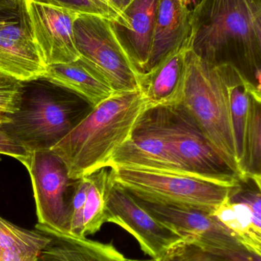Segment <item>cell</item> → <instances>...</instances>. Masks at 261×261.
Segmentation results:
<instances>
[{
	"instance_id": "cell-23",
	"label": "cell",
	"mask_w": 261,
	"mask_h": 261,
	"mask_svg": "<svg viewBox=\"0 0 261 261\" xmlns=\"http://www.w3.org/2000/svg\"><path fill=\"white\" fill-rule=\"evenodd\" d=\"M88 176L75 179V188L68 212V236L85 238L84 236V210L88 190Z\"/></svg>"
},
{
	"instance_id": "cell-17",
	"label": "cell",
	"mask_w": 261,
	"mask_h": 261,
	"mask_svg": "<svg viewBox=\"0 0 261 261\" xmlns=\"http://www.w3.org/2000/svg\"><path fill=\"white\" fill-rule=\"evenodd\" d=\"M43 77L72 90L93 107L115 93L96 70L80 58L73 62L48 65Z\"/></svg>"
},
{
	"instance_id": "cell-26",
	"label": "cell",
	"mask_w": 261,
	"mask_h": 261,
	"mask_svg": "<svg viewBox=\"0 0 261 261\" xmlns=\"http://www.w3.org/2000/svg\"><path fill=\"white\" fill-rule=\"evenodd\" d=\"M29 151L15 141L11 140L0 129V154L10 156L18 160L28 154Z\"/></svg>"
},
{
	"instance_id": "cell-13",
	"label": "cell",
	"mask_w": 261,
	"mask_h": 261,
	"mask_svg": "<svg viewBox=\"0 0 261 261\" xmlns=\"http://www.w3.org/2000/svg\"><path fill=\"white\" fill-rule=\"evenodd\" d=\"M18 9L19 20L0 27V72L26 82L43 77L47 65L32 38L21 0Z\"/></svg>"
},
{
	"instance_id": "cell-10",
	"label": "cell",
	"mask_w": 261,
	"mask_h": 261,
	"mask_svg": "<svg viewBox=\"0 0 261 261\" xmlns=\"http://www.w3.org/2000/svg\"><path fill=\"white\" fill-rule=\"evenodd\" d=\"M115 166L188 172L167 140L159 107L149 108L141 115L128 139L113 153L107 167Z\"/></svg>"
},
{
	"instance_id": "cell-20",
	"label": "cell",
	"mask_w": 261,
	"mask_h": 261,
	"mask_svg": "<svg viewBox=\"0 0 261 261\" xmlns=\"http://www.w3.org/2000/svg\"><path fill=\"white\" fill-rule=\"evenodd\" d=\"M50 240L47 233L21 228L0 216V261H37Z\"/></svg>"
},
{
	"instance_id": "cell-3",
	"label": "cell",
	"mask_w": 261,
	"mask_h": 261,
	"mask_svg": "<svg viewBox=\"0 0 261 261\" xmlns=\"http://www.w3.org/2000/svg\"><path fill=\"white\" fill-rule=\"evenodd\" d=\"M93 107L85 99L44 77L23 82L18 110L0 129L27 151L51 150Z\"/></svg>"
},
{
	"instance_id": "cell-22",
	"label": "cell",
	"mask_w": 261,
	"mask_h": 261,
	"mask_svg": "<svg viewBox=\"0 0 261 261\" xmlns=\"http://www.w3.org/2000/svg\"><path fill=\"white\" fill-rule=\"evenodd\" d=\"M242 173L244 180L249 178L261 186V94H253L251 96L245 134Z\"/></svg>"
},
{
	"instance_id": "cell-2",
	"label": "cell",
	"mask_w": 261,
	"mask_h": 261,
	"mask_svg": "<svg viewBox=\"0 0 261 261\" xmlns=\"http://www.w3.org/2000/svg\"><path fill=\"white\" fill-rule=\"evenodd\" d=\"M149 108L141 90L114 93L93 107L51 150L62 160L70 179L89 176L107 167L113 153L128 139Z\"/></svg>"
},
{
	"instance_id": "cell-27",
	"label": "cell",
	"mask_w": 261,
	"mask_h": 261,
	"mask_svg": "<svg viewBox=\"0 0 261 261\" xmlns=\"http://www.w3.org/2000/svg\"><path fill=\"white\" fill-rule=\"evenodd\" d=\"M107 10L110 21H114L119 18L123 11L130 4L132 0H98Z\"/></svg>"
},
{
	"instance_id": "cell-5",
	"label": "cell",
	"mask_w": 261,
	"mask_h": 261,
	"mask_svg": "<svg viewBox=\"0 0 261 261\" xmlns=\"http://www.w3.org/2000/svg\"><path fill=\"white\" fill-rule=\"evenodd\" d=\"M108 168L112 180L137 199L209 213L231 194L241 181L222 180L189 172L120 166Z\"/></svg>"
},
{
	"instance_id": "cell-8",
	"label": "cell",
	"mask_w": 261,
	"mask_h": 261,
	"mask_svg": "<svg viewBox=\"0 0 261 261\" xmlns=\"http://www.w3.org/2000/svg\"><path fill=\"white\" fill-rule=\"evenodd\" d=\"M106 222L116 224L137 241L153 261H173L188 239L153 217L109 173Z\"/></svg>"
},
{
	"instance_id": "cell-12",
	"label": "cell",
	"mask_w": 261,
	"mask_h": 261,
	"mask_svg": "<svg viewBox=\"0 0 261 261\" xmlns=\"http://www.w3.org/2000/svg\"><path fill=\"white\" fill-rule=\"evenodd\" d=\"M250 252L261 257L260 186L248 187L247 179L212 213Z\"/></svg>"
},
{
	"instance_id": "cell-11",
	"label": "cell",
	"mask_w": 261,
	"mask_h": 261,
	"mask_svg": "<svg viewBox=\"0 0 261 261\" xmlns=\"http://www.w3.org/2000/svg\"><path fill=\"white\" fill-rule=\"evenodd\" d=\"M32 38L46 65L79 59L73 26L79 14L35 0H21Z\"/></svg>"
},
{
	"instance_id": "cell-19",
	"label": "cell",
	"mask_w": 261,
	"mask_h": 261,
	"mask_svg": "<svg viewBox=\"0 0 261 261\" xmlns=\"http://www.w3.org/2000/svg\"><path fill=\"white\" fill-rule=\"evenodd\" d=\"M222 65L228 84L238 161L243 176L242 163L245 154V134L249 119L251 96L253 94H261V91L251 85L237 69L229 64Z\"/></svg>"
},
{
	"instance_id": "cell-29",
	"label": "cell",
	"mask_w": 261,
	"mask_h": 261,
	"mask_svg": "<svg viewBox=\"0 0 261 261\" xmlns=\"http://www.w3.org/2000/svg\"><path fill=\"white\" fill-rule=\"evenodd\" d=\"M0 3L14 6V7L18 6V0H0Z\"/></svg>"
},
{
	"instance_id": "cell-16",
	"label": "cell",
	"mask_w": 261,
	"mask_h": 261,
	"mask_svg": "<svg viewBox=\"0 0 261 261\" xmlns=\"http://www.w3.org/2000/svg\"><path fill=\"white\" fill-rule=\"evenodd\" d=\"M188 51L187 47L174 50L150 71L143 73L141 91L150 108L180 105L185 90Z\"/></svg>"
},
{
	"instance_id": "cell-28",
	"label": "cell",
	"mask_w": 261,
	"mask_h": 261,
	"mask_svg": "<svg viewBox=\"0 0 261 261\" xmlns=\"http://www.w3.org/2000/svg\"><path fill=\"white\" fill-rule=\"evenodd\" d=\"M19 18L18 6L14 7L0 3V27L17 22Z\"/></svg>"
},
{
	"instance_id": "cell-32",
	"label": "cell",
	"mask_w": 261,
	"mask_h": 261,
	"mask_svg": "<svg viewBox=\"0 0 261 261\" xmlns=\"http://www.w3.org/2000/svg\"><path fill=\"white\" fill-rule=\"evenodd\" d=\"M198 1H199V0H198Z\"/></svg>"
},
{
	"instance_id": "cell-4",
	"label": "cell",
	"mask_w": 261,
	"mask_h": 261,
	"mask_svg": "<svg viewBox=\"0 0 261 261\" xmlns=\"http://www.w3.org/2000/svg\"><path fill=\"white\" fill-rule=\"evenodd\" d=\"M180 105L196 121L222 159L243 180L223 65L208 64L188 50L185 90Z\"/></svg>"
},
{
	"instance_id": "cell-21",
	"label": "cell",
	"mask_w": 261,
	"mask_h": 261,
	"mask_svg": "<svg viewBox=\"0 0 261 261\" xmlns=\"http://www.w3.org/2000/svg\"><path fill=\"white\" fill-rule=\"evenodd\" d=\"M89 186L84 210V236H91L106 222V204L109 184L108 167L89 175Z\"/></svg>"
},
{
	"instance_id": "cell-24",
	"label": "cell",
	"mask_w": 261,
	"mask_h": 261,
	"mask_svg": "<svg viewBox=\"0 0 261 261\" xmlns=\"http://www.w3.org/2000/svg\"><path fill=\"white\" fill-rule=\"evenodd\" d=\"M23 82L0 72V112L12 114L18 110Z\"/></svg>"
},
{
	"instance_id": "cell-7",
	"label": "cell",
	"mask_w": 261,
	"mask_h": 261,
	"mask_svg": "<svg viewBox=\"0 0 261 261\" xmlns=\"http://www.w3.org/2000/svg\"><path fill=\"white\" fill-rule=\"evenodd\" d=\"M19 161L29 171L36 210L35 229L68 236V212L75 188L62 160L51 150L31 151Z\"/></svg>"
},
{
	"instance_id": "cell-30",
	"label": "cell",
	"mask_w": 261,
	"mask_h": 261,
	"mask_svg": "<svg viewBox=\"0 0 261 261\" xmlns=\"http://www.w3.org/2000/svg\"><path fill=\"white\" fill-rule=\"evenodd\" d=\"M8 121H9V119H8L6 113L0 112V124L4 123V122H8Z\"/></svg>"
},
{
	"instance_id": "cell-1",
	"label": "cell",
	"mask_w": 261,
	"mask_h": 261,
	"mask_svg": "<svg viewBox=\"0 0 261 261\" xmlns=\"http://www.w3.org/2000/svg\"><path fill=\"white\" fill-rule=\"evenodd\" d=\"M187 48L208 64L232 66L260 91L261 0H199Z\"/></svg>"
},
{
	"instance_id": "cell-31",
	"label": "cell",
	"mask_w": 261,
	"mask_h": 261,
	"mask_svg": "<svg viewBox=\"0 0 261 261\" xmlns=\"http://www.w3.org/2000/svg\"><path fill=\"white\" fill-rule=\"evenodd\" d=\"M1 155V154H0ZM1 160H2V158H1V156H0V161H1Z\"/></svg>"
},
{
	"instance_id": "cell-9",
	"label": "cell",
	"mask_w": 261,
	"mask_h": 261,
	"mask_svg": "<svg viewBox=\"0 0 261 261\" xmlns=\"http://www.w3.org/2000/svg\"><path fill=\"white\" fill-rule=\"evenodd\" d=\"M158 107L167 140L186 171L222 180H241L182 106Z\"/></svg>"
},
{
	"instance_id": "cell-14",
	"label": "cell",
	"mask_w": 261,
	"mask_h": 261,
	"mask_svg": "<svg viewBox=\"0 0 261 261\" xmlns=\"http://www.w3.org/2000/svg\"><path fill=\"white\" fill-rule=\"evenodd\" d=\"M158 0H132L111 21L120 42L144 73L150 59L156 22Z\"/></svg>"
},
{
	"instance_id": "cell-15",
	"label": "cell",
	"mask_w": 261,
	"mask_h": 261,
	"mask_svg": "<svg viewBox=\"0 0 261 261\" xmlns=\"http://www.w3.org/2000/svg\"><path fill=\"white\" fill-rule=\"evenodd\" d=\"M198 0H158L156 28L144 73L174 50L187 47Z\"/></svg>"
},
{
	"instance_id": "cell-18",
	"label": "cell",
	"mask_w": 261,
	"mask_h": 261,
	"mask_svg": "<svg viewBox=\"0 0 261 261\" xmlns=\"http://www.w3.org/2000/svg\"><path fill=\"white\" fill-rule=\"evenodd\" d=\"M47 233L51 240L37 261H130L112 244Z\"/></svg>"
},
{
	"instance_id": "cell-25",
	"label": "cell",
	"mask_w": 261,
	"mask_h": 261,
	"mask_svg": "<svg viewBox=\"0 0 261 261\" xmlns=\"http://www.w3.org/2000/svg\"><path fill=\"white\" fill-rule=\"evenodd\" d=\"M173 261H227L198 248L186 245L179 250Z\"/></svg>"
},
{
	"instance_id": "cell-6",
	"label": "cell",
	"mask_w": 261,
	"mask_h": 261,
	"mask_svg": "<svg viewBox=\"0 0 261 261\" xmlns=\"http://www.w3.org/2000/svg\"><path fill=\"white\" fill-rule=\"evenodd\" d=\"M73 30L80 59L96 70L115 93L141 90L143 73L120 42L111 21L79 14Z\"/></svg>"
}]
</instances>
